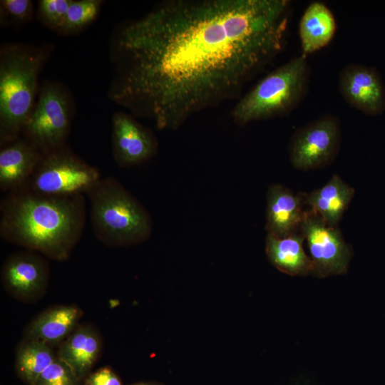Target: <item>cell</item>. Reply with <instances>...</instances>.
<instances>
[{
    "instance_id": "6da1fadb",
    "label": "cell",
    "mask_w": 385,
    "mask_h": 385,
    "mask_svg": "<svg viewBox=\"0 0 385 385\" xmlns=\"http://www.w3.org/2000/svg\"><path fill=\"white\" fill-rule=\"evenodd\" d=\"M288 0H167L123 26L110 98L159 130L239 99L283 48Z\"/></svg>"
},
{
    "instance_id": "7a4b0ae2",
    "label": "cell",
    "mask_w": 385,
    "mask_h": 385,
    "mask_svg": "<svg viewBox=\"0 0 385 385\" xmlns=\"http://www.w3.org/2000/svg\"><path fill=\"white\" fill-rule=\"evenodd\" d=\"M86 222L83 195H47L26 186L6 193L0 203L1 237L56 260L69 257Z\"/></svg>"
},
{
    "instance_id": "3957f363",
    "label": "cell",
    "mask_w": 385,
    "mask_h": 385,
    "mask_svg": "<svg viewBox=\"0 0 385 385\" xmlns=\"http://www.w3.org/2000/svg\"><path fill=\"white\" fill-rule=\"evenodd\" d=\"M48 52L19 44L4 46L0 58L1 145L20 138L34 108L39 73Z\"/></svg>"
},
{
    "instance_id": "277c9868",
    "label": "cell",
    "mask_w": 385,
    "mask_h": 385,
    "mask_svg": "<svg viewBox=\"0 0 385 385\" xmlns=\"http://www.w3.org/2000/svg\"><path fill=\"white\" fill-rule=\"evenodd\" d=\"M86 195L93 233L106 245L128 247L150 237V213L113 176L101 178Z\"/></svg>"
},
{
    "instance_id": "5b68a950",
    "label": "cell",
    "mask_w": 385,
    "mask_h": 385,
    "mask_svg": "<svg viewBox=\"0 0 385 385\" xmlns=\"http://www.w3.org/2000/svg\"><path fill=\"white\" fill-rule=\"evenodd\" d=\"M309 66L302 54L270 72L242 95L230 111L233 121L245 125L291 111L305 95Z\"/></svg>"
},
{
    "instance_id": "8992f818",
    "label": "cell",
    "mask_w": 385,
    "mask_h": 385,
    "mask_svg": "<svg viewBox=\"0 0 385 385\" xmlns=\"http://www.w3.org/2000/svg\"><path fill=\"white\" fill-rule=\"evenodd\" d=\"M101 178L98 168L83 160L66 145L42 155L27 187L47 195H85Z\"/></svg>"
},
{
    "instance_id": "52a82bcc",
    "label": "cell",
    "mask_w": 385,
    "mask_h": 385,
    "mask_svg": "<svg viewBox=\"0 0 385 385\" xmlns=\"http://www.w3.org/2000/svg\"><path fill=\"white\" fill-rule=\"evenodd\" d=\"M70 104L66 91L54 83H45L25 124L24 138L43 155L66 146L71 127Z\"/></svg>"
},
{
    "instance_id": "ba28073f",
    "label": "cell",
    "mask_w": 385,
    "mask_h": 385,
    "mask_svg": "<svg viewBox=\"0 0 385 385\" xmlns=\"http://www.w3.org/2000/svg\"><path fill=\"white\" fill-rule=\"evenodd\" d=\"M300 231L308 244L313 274L322 278L346 273L351 250L337 226L327 225L309 208Z\"/></svg>"
},
{
    "instance_id": "9c48e42d",
    "label": "cell",
    "mask_w": 385,
    "mask_h": 385,
    "mask_svg": "<svg viewBox=\"0 0 385 385\" xmlns=\"http://www.w3.org/2000/svg\"><path fill=\"white\" fill-rule=\"evenodd\" d=\"M340 142L337 119L323 116L300 129L290 148V160L299 170H311L324 165L337 154Z\"/></svg>"
},
{
    "instance_id": "30bf717a",
    "label": "cell",
    "mask_w": 385,
    "mask_h": 385,
    "mask_svg": "<svg viewBox=\"0 0 385 385\" xmlns=\"http://www.w3.org/2000/svg\"><path fill=\"white\" fill-rule=\"evenodd\" d=\"M158 143L153 132L125 112L112 118V153L120 168L140 165L158 152Z\"/></svg>"
},
{
    "instance_id": "8fae6325",
    "label": "cell",
    "mask_w": 385,
    "mask_h": 385,
    "mask_svg": "<svg viewBox=\"0 0 385 385\" xmlns=\"http://www.w3.org/2000/svg\"><path fill=\"white\" fill-rule=\"evenodd\" d=\"M339 88L349 104L366 114L378 115L385 109V88L372 68L346 66L339 73Z\"/></svg>"
},
{
    "instance_id": "7c38bea8",
    "label": "cell",
    "mask_w": 385,
    "mask_h": 385,
    "mask_svg": "<svg viewBox=\"0 0 385 385\" xmlns=\"http://www.w3.org/2000/svg\"><path fill=\"white\" fill-rule=\"evenodd\" d=\"M49 276L46 261L35 252L28 250L10 255L1 272L4 287L22 299H31L43 293Z\"/></svg>"
},
{
    "instance_id": "4fadbf2b",
    "label": "cell",
    "mask_w": 385,
    "mask_h": 385,
    "mask_svg": "<svg viewBox=\"0 0 385 385\" xmlns=\"http://www.w3.org/2000/svg\"><path fill=\"white\" fill-rule=\"evenodd\" d=\"M305 205L306 195L295 194L280 184L270 185L265 225L267 234L283 237L299 231L308 210L304 208Z\"/></svg>"
},
{
    "instance_id": "5bb4252c",
    "label": "cell",
    "mask_w": 385,
    "mask_h": 385,
    "mask_svg": "<svg viewBox=\"0 0 385 385\" xmlns=\"http://www.w3.org/2000/svg\"><path fill=\"white\" fill-rule=\"evenodd\" d=\"M43 154L25 138H19L0 150V189L8 193L29 185Z\"/></svg>"
},
{
    "instance_id": "9a60e30c",
    "label": "cell",
    "mask_w": 385,
    "mask_h": 385,
    "mask_svg": "<svg viewBox=\"0 0 385 385\" xmlns=\"http://www.w3.org/2000/svg\"><path fill=\"white\" fill-rule=\"evenodd\" d=\"M101 349V340L97 331L88 324L79 325L61 343L56 356L81 379L92 368Z\"/></svg>"
},
{
    "instance_id": "2e32d148",
    "label": "cell",
    "mask_w": 385,
    "mask_h": 385,
    "mask_svg": "<svg viewBox=\"0 0 385 385\" xmlns=\"http://www.w3.org/2000/svg\"><path fill=\"white\" fill-rule=\"evenodd\" d=\"M82 311L75 305H58L38 315L27 327L25 339L53 345L63 342L77 327Z\"/></svg>"
},
{
    "instance_id": "e0dca14e",
    "label": "cell",
    "mask_w": 385,
    "mask_h": 385,
    "mask_svg": "<svg viewBox=\"0 0 385 385\" xmlns=\"http://www.w3.org/2000/svg\"><path fill=\"white\" fill-rule=\"evenodd\" d=\"M304 240L300 230L283 237L267 234L265 250L270 262L277 270L291 276L313 274V262L303 247Z\"/></svg>"
},
{
    "instance_id": "ac0fdd59",
    "label": "cell",
    "mask_w": 385,
    "mask_h": 385,
    "mask_svg": "<svg viewBox=\"0 0 385 385\" xmlns=\"http://www.w3.org/2000/svg\"><path fill=\"white\" fill-rule=\"evenodd\" d=\"M354 194V190L337 175L322 188L306 195V204L327 225L337 226Z\"/></svg>"
},
{
    "instance_id": "d6986e66",
    "label": "cell",
    "mask_w": 385,
    "mask_h": 385,
    "mask_svg": "<svg viewBox=\"0 0 385 385\" xmlns=\"http://www.w3.org/2000/svg\"><path fill=\"white\" fill-rule=\"evenodd\" d=\"M337 24L331 10L322 2L314 1L304 11L299 26L304 55L327 46L334 38Z\"/></svg>"
},
{
    "instance_id": "ffe728a7",
    "label": "cell",
    "mask_w": 385,
    "mask_h": 385,
    "mask_svg": "<svg viewBox=\"0 0 385 385\" xmlns=\"http://www.w3.org/2000/svg\"><path fill=\"white\" fill-rule=\"evenodd\" d=\"M56 359L50 346L34 339H26L19 346L16 368L19 376L34 385L41 374Z\"/></svg>"
},
{
    "instance_id": "44dd1931",
    "label": "cell",
    "mask_w": 385,
    "mask_h": 385,
    "mask_svg": "<svg viewBox=\"0 0 385 385\" xmlns=\"http://www.w3.org/2000/svg\"><path fill=\"white\" fill-rule=\"evenodd\" d=\"M101 1L96 0L72 1L64 20L57 31L73 34L93 22L100 11Z\"/></svg>"
},
{
    "instance_id": "7402d4cb",
    "label": "cell",
    "mask_w": 385,
    "mask_h": 385,
    "mask_svg": "<svg viewBox=\"0 0 385 385\" xmlns=\"http://www.w3.org/2000/svg\"><path fill=\"white\" fill-rule=\"evenodd\" d=\"M78 380L71 369L56 356L34 385H78Z\"/></svg>"
},
{
    "instance_id": "603a6c76",
    "label": "cell",
    "mask_w": 385,
    "mask_h": 385,
    "mask_svg": "<svg viewBox=\"0 0 385 385\" xmlns=\"http://www.w3.org/2000/svg\"><path fill=\"white\" fill-rule=\"evenodd\" d=\"M71 0H41L38 3V17L43 24L56 31L61 27Z\"/></svg>"
},
{
    "instance_id": "cb8c5ba5",
    "label": "cell",
    "mask_w": 385,
    "mask_h": 385,
    "mask_svg": "<svg viewBox=\"0 0 385 385\" xmlns=\"http://www.w3.org/2000/svg\"><path fill=\"white\" fill-rule=\"evenodd\" d=\"M33 3L29 0H2L1 14L14 23H25L33 15Z\"/></svg>"
},
{
    "instance_id": "d4e9b609",
    "label": "cell",
    "mask_w": 385,
    "mask_h": 385,
    "mask_svg": "<svg viewBox=\"0 0 385 385\" xmlns=\"http://www.w3.org/2000/svg\"><path fill=\"white\" fill-rule=\"evenodd\" d=\"M86 382L91 385H122L118 376L108 367H103L91 374Z\"/></svg>"
},
{
    "instance_id": "484cf974",
    "label": "cell",
    "mask_w": 385,
    "mask_h": 385,
    "mask_svg": "<svg viewBox=\"0 0 385 385\" xmlns=\"http://www.w3.org/2000/svg\"><path fill=\"white\" fill-rule=\"evenodd\" d=\"M133 385H162L158 383H153V382H148V383H138Z\"/></svg>"
},
{
    "instance_id": "4316f807",
    "label": "cell",
    "mask_w": 385,
    "mask_h": 385,
    "mask_svg": "<svg viewBox=\"0 0 385 385\" xmlns=\"http://www.w3.org/2000/svg\"><path fill=\"white\" fill-rule=\"evenodd\" d=\"M85 385H91V384H90L88 383V382H86Z\"/></svg>"
}]
</instances>
